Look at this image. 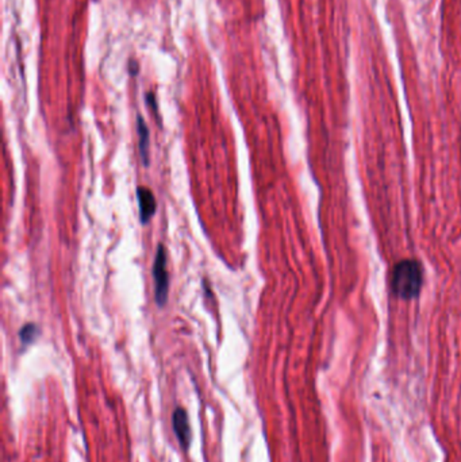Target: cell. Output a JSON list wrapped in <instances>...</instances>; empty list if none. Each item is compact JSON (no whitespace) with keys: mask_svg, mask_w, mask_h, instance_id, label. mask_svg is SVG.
Masks as SVG:
<instances>
[{"mask_svg":"<svg viewBox=\"0 0 461 462\" xmlns=\"http://www.w3.org/2000/svg\"><path fill=\"white\" fill-rule=\"evenodd\" d=\"M423 284L422 266L415 260H403L394 266L391 285L400 299H414L420 295Z\"/></svg>","mask_w":461,"mask_h":462,"instance_id":"cell-1","label":"cell"},{"mask_svg":"<svg viewBox=\"0 0 461 462\" xmlns=\"http://www.w3.org/2000/svg\"><path fill=\"white\" fill-rule=\"evenodd\" d=\"M153 278H155V295L160 307L165 305L170 290V276L167 266V251L162 243H160L153 264Z\"/></svg>","mask_w":461,"mask_h":462,"instance_id":"cell-2","label":"cell"},{"mask_svg":"<svg viewBox=\"0 0 461 462\" xmlns=\"http://www.w3.org/2000/svg\"><path fill=\"white\" fill-rule=\"evenodd\" d=\"M172 426L175 436L177 438L182 449H190L191 441H192V433H191V424L188 414L183 407H176L172 415Z\"/></svg>","mask_w":461,"mask_h":462,"instance_id":"cell-3","label":"cell"},{"mask_svg":"<svg viewBox=\"0 0 461 462\" xmlns=\"http://www.w3.org/2000/svg\"><path fill=\"white\" fill-rule=\"evenodd\" d=\"M137 199H138V206H140V219L143 224H147L156 212L157 201L155 199L153 192L146 187L137 188Z\"/></svg>","mask_w":461,"mask_h":462,"instance_id":"cell-4","label":"cell"},{"mask_svg":"<svg viewBox=\"0 0 461 462\" xmlns=\"http://www.w3.org/2000/svg\"><path fill=\"white\" fill-rule=\"evenodd\" d=\"M138 137H140V153L141 159L144 161V165H149V144H150V137H149V129L146 126L145 120L138 117Z\"/></svg>","mask_w":461,"mask_h":462,"instance_id":"cell-5","label":"cell"},{"mask_svg":"<svg viewBox=\"0 0 461 462\" xmlns=\"http://www.w3.org/2000/svg\"><path fill=\"white\" fill-rule=\"evenodd\" d=\"M40 335V329L34 323H27L21 331H19V338L21 342L24 345H31Z\"/></svg>","mask_w":461,"mask_h":462,"instance_id":"cell-6","label":"cell"}]
</instances>
